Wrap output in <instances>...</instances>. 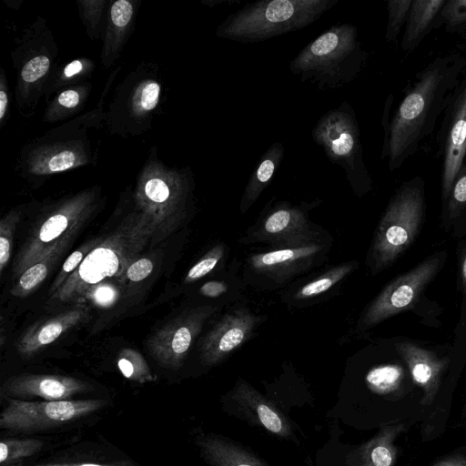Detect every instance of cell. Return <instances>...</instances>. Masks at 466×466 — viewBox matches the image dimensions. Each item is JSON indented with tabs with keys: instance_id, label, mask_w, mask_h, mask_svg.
<instances>
[{
	"instance_id": "1",
	"label": "cell",
	"mask_w": 466,
	"mask_h": 466,
	"mask_svg": "<svg viewBox=\"0 0 466 466\" xmlns=\"http://www.w3.org/2000/svg\"><path fill=\"white\" fill-rule=\"evenodd\" d=\"M465 74L464 56H440L417 72L390 118L393 99L388 97L381 121V159H387L390 171L399 169L433 133Z\"/></svg>"
},
{
	"instance_id": "2",
	"label": "cell",
	"mask_w": 466,
	"mask_h": 466,
	"mask_svg": "<svg viewBox=\"0 0 466 466\" xmlns=\"http://www.w3.org/2000/svg\"><path fill=\"white\" fill-rule=\"evenodd\" d=\"M152 238L151 226L144 216L122 223L106 238L99 239L51 299L64 303L77 302L92 287L113 279L120 280Z\"/></svg>"
},
{
	"instance_id": "3",
	"label": "cell",
	"mask_w": 466,
	"mask_h": 466,
	"mask_svg": "<svg viewBox=\"0 0 466 466\" xmlns=\"http://www.w3.org/2000/svg\"><path fill=\"white\" fill-rule=\"evenodd\" d=\"M368 52L357 27L337 24L305 46L290 61L291 73L319 89H337L352 82L365 67Z\"/></svg>"
},
{
	"instance_id": "4",
	"label": "cell",
	"mask_w": 466,
	"mask_h": 466,
	"mask_svg": "<svg viewBox=\"0 0 466 466\" xmlns=\"http://www.w3.org/2000/svg\"><path fill=\"white\" fill-rule=\"evenodd\" d=\"M339 0H260L229 14L217 28L218 37L257 43L303 29Z\"/></svg>"
},
{
	"instance_id": "5",
	"label": "cell",
	"mask_w": 466,
	"mask_h": 466,
	"mask_svg": "<svg viewBox=\"0 0 466 466\" xmlns=\"http://www.w3.org/2000/svg\"><path fill=\"white\" fill-rule=\"evenodd\" d=\"M426 210L424 182L420 177L403 183L389 202L370 252L372 273L389 268L414 242Z\"/></svg>"
},
{
	"instance_id": "6",
	"label": "cell",
	"mask_w": 466,
	"mask_h": 466,
	"mask_svg": "<svg viewBox=\"0 0 466 466\" xmlns=\"http://www.w3.org/2000/svg\"><path fill=\"white\" fill-rule=\"evenodd\" d=\"M311 136L328 159L344 170L356 195L362 196L371 189L372 180L364 162L360 126L349 102L343 101L324 114Z\"/></svg>"
},
{
	"instance_id": "7",
	"label": "cell",
	"mask_w": 466,
	"mask_h": 466,
	"mask_svg": "<svg viewBox=\"0 0 466 466\" xmlns=\"http://www.w3.org/2000/svg\"><path fill=\"white\" fill-rule=\"evenodd\" d=\"M106 403L99 399L46 401L9 399L0 415V428L14 431L54 428L95 412Z\"/></svg>"
},
{
	"instance_id": "8",
	"label": "cell",
	"mask_w": 466,
	"mask_h": 466,
	"mask_svg": "<svg viewBox=\"0 0 466 466\" xmlns=\"http://www.w3.org/2000/svg\"><path fill=\"white\" fill-rule=\"evenodd\" d=\"M445 259V252L435 253L390 282L366 309L361 327L371 328L410 308L441 270Z\"/></svg>"
},
{
	"instance_id": "9",
	"label": "cell",
	"mask_w": 466,
	"mask_h": 466,
	"mask_svg": "<svg viewBox=\"0 0 466 466\" xmlns=\"http://www.w3.org/2000/svg\"><path fill=\"white\" fill-rule=\"evenodd\" d=\"M86 212L82 207L70 206L46 218L31 232L14 263V276L19 277L36 262L60 253L82 228Z\"/></svg>"
},
{
	"instance_id": "10",
	"label": "cell",
	"mask_w": 466,
	"mask_h": 466,
	"mask_svg": "<svg viewBox=\"0 0 466 466\" xmlns=\"http://www.w3.org/2000/svg\"><path fill=\"white\" fill-rule=\"evenodd\" d=\"M438 135L442 157L441 198L445 202L466 158V74L454 90Z\"/></svg>"
},
{
	"instance_id": "11",
	"label": "cell",
	"mask_w": 466,
	"mask_h": 466,
	"mask_svg": "<svg viewBox=\"0 0 466 466\" xmlns=\"http://www.w3.org/2000/svg\"><path fill=\"white\" fill-rule=\"evenodd\" d=\"M216 310L213 306H200L185 311L162 326L147 342L151 356L166 368L179 369L205 321Z\"/></svg>"
},
{
	"instance_id": "12",
	"label": "cell",
	"mask_w": 466,
	"mask_h": 466,
	"mask_svg": "<svg viewBox=\"0 0 466 466\" xmlns=\"http://www.w3.org/2000/svg\"><path fill=\"white\" fill-rule=\"evenodd\" d=\"M252 238L276 248L307 246L317 242L304 208L278 203L264 217Z\"/></svg>"
},
{
	"instance_id": "13",
	"label": "cell",
	"mask_w": 466,
	"mask_h": 466,
	"mask_svg": "<svg viewBox=\"0 0 466 466\" xmlns=\"http://www.w3.org/2000/svg\"><path fill=\"white\" fill-rule=\"evenodd\" d=\"M231 414L261 428L270 434L289 440L294 437L289 420L270 400L251 385L239 380L229 394Z\"/></svg>"
},
{
	"instance_id": "14",
	"label": "cell",
	"mask_w": 466,
	"mask_h": 466,
	"mask_svg": "<svg viewBox=\"0 0 466 466\" xmlns=\"http://www.w3.org/2000/svg\"><path fill=\"white\" fill-rule=\"evenodd\" d=\"M259 322L260 317L246 309L224 315L200 344L202 362L208 366L221 362L251 337Z\"/></svg>"
},
{
	"instance_id": "15",
	"label": "cell",
	"mask_w": 466,
	"mask_h": 466,
	"mask_svg": "<svg viewBox=\"0 0 466 466\" xmlns=\"http://www.w3.org/2000/svg\"><path fill=\"white\" fill-rule=\"evenodd\" d=\"M81 380L53 374H22L7 379L1 395L7 398L40 397L46 400H65L90 390Z\"/></svg>"
},
{
	"instance_id": "16",
	"label": "cell",
	"mask_w": 466,
	"mask_h": 466,
	"mask_svg": "<svg viewBox=\"0 0 466 466\" xmlns=\"http://www.w3.org/2000/svg\"><path fill=\"white\" fill-rule=\"evenodd\" d=\"M323 247L319 243L307 246L275 248L253 254L248 258L250 268L268 278L284 280L300 273L313 264Z\"/></svg>"
},
{
	"instance_id": "17",
	"label": "cell",
	"mask_w": 466,
	"mask_h": 466,
	"mask_svg": "<svg viewBox=\"0 0 466 466\" xmlns=\"http://www.w3.org/2000/svg\"><path fill=\"white\" fill-rule=\"evenodd\" d=\"M396 350L406 362L413 381L423 391L420 403L431 405L439 392L441 376L448 367L449 360L440 358L434 352L410 341L397 343Z\"/></svg>"
},
{
	"instance_id": "18",
	"label": "cell",
	"mask_w": 466,
	"mask_h": 466,
	"mask_svg": "<svg viewBox=\"0 0 466 466\" xmlns=\"http://www.w3.org/2000/svg\"><path fill=\"white\" fill-rule=\"evenodd\" d=\"M88 315L86 304L76 303L72 309L30 327L17 340L16 350L24 357L34 356L82 323Z\"/></svg>"
},
{
	"instance_id": "19",
	"label": "cell",
	"mask_w": 466,
	"mask_h": 466,
	"mask_svg": "<svg viewBox=\"0 0 466 466\" xmlns=\"http://www.w3.org/2000/svg\"><path fill=\"white\" fill-rule=\"evenodd\" d=\"M406 429V422L384 425L373 438L350 453L349 465L393 466L398 453L395 441Z\"/></svg>"
},
{
	"instance_id": "20",
	"label": "cell",
	"mask_w": 466,
	"mask_h": 466,
	"mask_svg": "<svg viewBox=\"0 0 466 466\" xmlns=\"http://www.w3.org/2000/svg\"><path fill=\"white\" fill-rule=\"evenodd\" d=\"M197 445L208 466H269L255 453L225 436L203 433L198 436Z\"/></svg>"
},
{
	"instance_id": "21",
	"label": "cell",
	"mask_w": 466,
	"mask_h": 466,
	"mask_svg": "<svg viewBox=\"0 0 466 466\" xmlns=\"http://www.w3.org/2000/svg\"><path fill=\"white\" fill-rule=\"evenodd\" d=\"M445 1L412 0L401 39L402 51H413L433 29L437 15Z\"/></svg>"
},
{
	"instance_id": "22",
	"label": "cell",
	"mask_w": 466,
	"mask_h": 466,
	"mask_svg": "<svg viewBox=\"0 0 466 466\" xmlns=\"http://www.w3.org/2000/svg\"><path fill=\"white\" fill-rule=\"evenodd\" d=\"M284 152L283 144L275 142L262 154L245 187L239 205L241 213H245L257 201L271 182L282 162Z\"/></svg>"
},
{
	"instance_id": "23",
	"label": "cell",
	"mask_w": 466,
	"mask_h": 466,
	"mask_svg": "<svg viewBox=\"0 0 466 466\" xmlns=\"http://www.w3.org/2000/svg\"><path fill=\"white\" fill-rule=\"evenodd\" d=\"M60 255V253L54 254L26 268L13 286L11 294L15 297L24 298L33 293L46 279Z\"/></svg>"
},
{
	"instance_id": "24",
	"label": "cell",
	"mask_w": 466,
	"mask_h": 466,
	"mask_svg": "<svg viewBox=\"0 0 466 466\" xmlns=\"http://www.w3.org/2000/svg\"><path fill=\"white\" fill-rule=\"evenodd\" d=\"M116 363L122 375L130 380L146 383L156 380L145 358L134 349H122Z\"/></svg>"
},
{
	"instance_id": "25",
	"label": "cell",
	"mask_w": 466,
	"mask_h": 466,
	"mask_svg": "<svg viewBox=\"0 0 466 466\" xmlns=\"http://www.w3.org/2000/svg\"><path fill=\"white\" fill-rule=\"evenodd\" d=\"M444 25L446 32L466 42V0H446L435 20L433 29Z\"/></svg>"
},
{
	"instance_id": "26",
	"label": "cell",
	"mask_w": 466,
	"mask_h": 466,
	"mask_svg": "<svg viewBox=\"0 0 466 466\" xmlns=\"http://www.w3.org/2000/svg\"><path fill=\"white\" fill-rule=\"evenodd\" d=\"M355 268L353 263H345L332 268L317 279L302 286L294 295L297 299H306L319 296L349 275Z\"/></svg>"
},
{
	"instance_id": "27",
	"label": "cell",
	"mask_w": 466,
	"mask_h": 466,
	"mask_svg": "<svg viewBox=\"0 0 466 466\" xmlns=\"http://www.w3.org/2000/svg\"><path fill=\"white\" fill-rule=\"evenodd\" d=\"M44 442L37 439H4L0 442V463L5 466L38 452Z\"/></svg>"
},
{
	"instance_id": "28",
	"label": "cell",
	"mask_w": 466,
	"mask_h": 466,
	"mask_svg": "<svg viewBox=\"0 0 466 466\" xmlns=\"http://www.w3.org/2000/svg\"><path fill=\"white\" fill-rule=\"evenodd\" d=\"M412 0H388V21L386 25L385 39L394 42L403 26L405 27Z\"/></svg>"
},
{
	"instance_id": "29",
	"label": "cell",
	"mask_w": 466,
	"mask_h": 466,
	"mask_svg": "<svg viewBox=\"0 0 466 466\" xmlns=\"http://www.w3.org/2000/svg\"><path fill=\"white\" fill-rule=\"evenodd\" d=\"M444 214L449 219L457 218L466 208V162L457 174L445 202Z\"/></svg>"
},
{
	"instance_id": "30",
	"label": "cell",
	"mask_w": 466,
	"mask_h": 466,
	"mask_svg": "<svg viewBox=\"0 0 466 466\" xmlns=\"http://www.w3.org/2000/svg\"><path fill=\"white\" fill-rule=\"evenodd\" d=\"M99 238L89 241L71 253L64 262L61 270L51 285L49 295L53 296L65 283L68 277L79 267L87 254L97 244Z\"/></svg>"
},
{
	"instance_id": "31",
	"label": "cell",
	"mask_w": 466,
	"mask_h": 466,
	"mask_svg": "<svg viewBox=\"0 0 466 466\" xmlns=\"http://www.w3.org/2000/svg\"><path fill=\"white\" fill-rule=\"evenodd\" d=\"M225 248L223 244H217L212 247L191 268L185 277L186 283L198 280L210 273L224 256Z\"/></svg>"
},
{
	"instance_id": "32",
	"label": "cell",
	"mask_w": 466,
	"mask_h": 466,
	"mask_svg": "<svg viewBox=\"0 0 466 466\" xmlns=\"http://www.w3.org/2000/svg\"><path fill=\"white\" fill-rule=\"evenodd\" d=\"M118 295V289L112 282H103L88 289L76 303L88 302L106 308L117 300Z\"/></svg>"
},
{
	"instance_id": "33",
	"label": "cell",
	"mask_w": 466,
	"mask_h": 466,
	"mask_svg": "<svg viewBox=\"0 0 466 466\" xmlns=\"http://www.w3.org/2000/svg\"><path fill=\"white\" fill-rule=\"evenodd\" d=\"M18 217L7 215L0 221V273L4 272L12 252L13 238Z\"/></svg>"
},
{
	"instance_id": "34",
	"label": "cell",
	"mask_w": 466,
	"mask_h": 466,
	"mask_svg": "<svg viewBox=\"0 0 466 466\" xmlns=\"http://www.w3.org/2000/svg\"><path fill=\"white\" fill-rule=\"evenodd\" d=\"M50 61L46 56H36L26 63L21 76L25 82H35L42 77L48 70Z\"/></svg>"
},
{
	"instance_id": "35",
	"label": "cell",
	"mask_w": 466,
	"mask_h": 466,
	"mask_svg": "<svg viewBox=\"0 0 466 466\" xmlns=\"http://www.w3.org/2000/svg\"><path fill=\"white\" fill-rule=\"evenodd\" d=\"M154 268L153 261L148 258H140L134 260L127 268L125 277L132 282H139L147 279Z\"/></svg>"
},
{
	"instance_id": "36",
	"label": "cell",
	"mask_w": 466,
	"mask_h": 466,
	"mask_svg": "<svg viewBox=\"0 0 466 466\" xmlns=\"http://www.w3.org/2000/svg\"><path fill=\"white\" fill-rule=\"evenodd\" d=\"M133 14L132 5L127 0L115 2L111 8V18L116 26L122 27L128 24Z\"/></svg>"
},
{
	"instance_id": "37",
	"label": "cell",
	"mask_w": 466,
	"mask_h": 466,
	"mask_svg": "<svg viewBox=\"0 0 466 466\" xmlns=\"http://www.w3.org/2000/svg\"><path fill=\"white\" fill-rule=\"evenodd\" d=\"M160 86L156 82L147 84L141 92L140 104L145 110L153 109L158 101Z\"/></svg>"
},
{
	"instance_id": "38",
	"label": "cell",
	"mask_w": 466,
	"mask_h": 466,
	"mask_svg": "<svg viewBox=\"0 0 466 466\" xmlns=\"http://www.w3.org/2000/svg\"><path fill=\"white\" fill-rule=\"evenodd\" d=\"M76 162V156L72 151H62L49 160L48 167L51 172H59L70 168Z\"/></svg>"
},
{
	"instance_id": "39",
	"label": "cell",
	"mask_w": 466,
	"mask_h": 466,
	"mask_svg": "<svg viewBox=\"0 0 466 466\" xmlns=\"http://www.w3.org/2000/svg\"><path fill=\"white\" fill-rule=\"evenodd\" d=\"M228 289L223 281L211 280L203 284L200 288V293L208 298H217L224 294Z\"/></svg>"
},
{
	"instance_id": "40",
	"label": "cell",
	"mask_w": 466,
	"mask_h": 466,
	"mask_svg": "<svg viewBox=\"0 0 466 466\" xmlns=\"http://www.w3.org/2000/svg\"><path fill=\"white\" fill-rule=\"evenodd\" d=\"M459 276L463 297L462 310L466 314V246L461 252L459 258Z\"/></svg>"
},
{
	"instance_id": "41",
	"label": "cell",
	"mask_w": 466,
	"mask_h": 466,
	"mask_svg": "<svg viewBox=\"0 0 466 466\" xmlns=\"http://www.w3.org/2000/svg\"><path fill=\"white\" fill-rule=\"evenodd\" d=\"M431 466H466V454L465 453H454L449 455L438 461Z\"/></svg>"
},
{
	"instance_id": "42",
	"label": "cell",
	"mask_w": 466,
	"mask_h": 466,
	"mask_svg": "<svg viewBox=\"0 0 466 466\" xmlns=\"http://www.w3.org/2000/svg\"><path fill=\"white\" fill-rule=\"evenodd\" d=\"M58 102L63 106L71 108L76 106L79 102V95L75 90H66L61 93L58 97Z\"/></svg>"
},
{
	"instance_id": "43",
	"label": "cell",
	"mask_w": 466,
	"mask_h": 466,
	"mask_svg": "<svg viewBox=\"0 0 466 466\" xmlns=\"http://www.w3.org/2000/svg\"><path fill=\"white\" fill-rule=\"evenodd\" d=\"M82 63L79 60H75L66 66L64 72L66 76L70 77L73 75H76V73L80 72L82 70Z\"/></svg>"
},
{
	"instance_id": "44",
	"label": "cell",
	"mask_w": 466,
	"mask_h": 466,
	"mask_svg": "<svg viewBox=\"0 0 466 466\" xmlns=\"http://www.w3.org/2000/svg\"><path fill=\"white\" fill-rule=\"evenodd\" d=\"M38 466H116V465L88 463V462H63V463L56 462V463H46V464H42V465H38Z\"/></svg>"
},
{
	"instance_id": "45",
	"label": "cell",
	"mask_w": 466,
	"mask_h": 466,
	"mask_svg": "<svg viewBox=\"0 0 466 466\" xmlns=\"http://www.w3.org/2000/svg\"><path fill=\"white\" fill-rule=\"evenodd\" d=\"M7 105V96L4 90L0 91V118H3Z\"/></svg>"
}]
</instances>
